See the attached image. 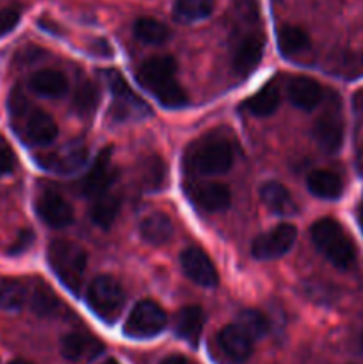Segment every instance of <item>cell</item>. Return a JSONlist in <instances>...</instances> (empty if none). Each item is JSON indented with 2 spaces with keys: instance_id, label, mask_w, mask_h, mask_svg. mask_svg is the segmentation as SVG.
<instances>
[{
  "instance_id": "cell-1",
  "label": "cell",
  "mask_w": 363,
  "mask_h": 364,
  "mask_svg": "<svg viewBox=\"0 0 363 364\" xmlns=\"http://www.w3.org/2000/svg\"><path fill=\"white\" fill-rule=\"evenodd\" d=\"M9 117L16 135L27 146H48L59 134L53 117L32 105L27 96L18 89L9 95Z\"/></svg>"
},
{
  "instance_id": "cell-2",
  "label": "cell",
  "mask_w": 363,
  "mask_h": 364,
  "mask_svg": "<svg viewBox=\"0 0 363 364\" xmlns=\"http://www.w3.org/2000/svg\"><path fill=\"white\" fill-rule=\"evenodd\" d=\"M177 60L171 55H153L141 64L137 80L157 102L167 109H180L187 103V95L177 80Z\"/></svg>"
},
{
  "instance_id": "cell-3",
  "label": "cell",
  "mask_w": 363,
  "mask_h": 364,
  "mask_svg": "<svg viewBox=\"0 0 363 364\" xmlns=\"http://www.w3.org/2000/svg\"><path fill=\"white\" fill-rule=\"evenodd\" d=\"M233 164V148L223 135L209 134L192 142L184 155V167L196 176L224 174Z\"/></svg>"
},
{
  "instance_id": "cell-4",
  "label": "cell",
  "mask_w": 363,
  "mask_h": 364,
  "mask_svg": "<svg viewBox=\"0 0 363 364\" xmlns=\"http://www.w3.org/2000/svg\"><path fill=\"white\" fill-rule=\"evenodd\" d=\"M313 245L333 267L347 270L356 262V249L340 223L335 219H319L312 226Z\"/></svg>"
},
{
  "instance_id": "cell-5",
  "label": "cell",
  "mask_w": 363,
  "mask_h": 364,
  "mask_svg": "<svg viewBox=\"0 0 363 364\" xmlns=\"http://www.w3.org/2000/svg\"><path fill=\"white\" fill-rule=\"evenodd\" d=\"M48 263L68 290L73 294L80 291L88 267V256L80 245L66 238H57L48 245Z\"/></svg>"
},
{
  "instance_id": "cell-6",
  "label": "cell",
  "mask_w": 363,
  "mask_h": 364,
  "mask_svg": "<svg viewBox=\"0 0 363 364\" xmlns=\"http://www.w3.org/2000/svg\"><path fill=\"white\" fill-rule=\"evenodd\" d=\"M105 78L114 95V102L109 109V116L114 121L125 123V121H137L152 116L148 103L132 91L127 80L116 70H107Z\"/></svg>"
},
{
  "instance_id": "cell-7",
  "label": "cell",
  "mask_w": 363,
  "mask_h": 364,
  "mask_svg": "<svg viewBox=\"0 0 363 364\" xmlns=\"http://www.w3.org/2000/svg\"><path fill=\"white\" fill-rule=\"evenodd\" d=\"M85 299L93 313L107 323L116 322L123 311L125 291L121 284L110 276L95 277L89 283Z\"/></svg>"
},
{
  "instance_id": "cell-8",
  "label": "cell",
  "mask_w": 363,
  "mask_h": 364,
  "mask_svg": "<svg viewBox=\"0 0 363 364\" xmlns=\"http://www.w3.org/2000/svg\"><path fill=\"white\" fill-rule=\"evenodd\" d=\"M167 326L166 311L153 301H141L134 306L125 322L123 333L134 340H148L162 333Z\"/></svg>"
},
{
  "instance_id": "cell-9",
  "label": "cell",
  "mask_w": 363,
  "mask_h": 364,
  "mask_svg": "<svg viewBox=\"0 0 363 364\" xmlns=\"http://www.w3.org/2000/svg\"><path fill=\"white\" fill-rule=\"evenodd\" d=\"M88 146L82 139L66 142L52 151L39 153L36 156V164L41 169L48 171L53 174H70L80 169L88 160Z\"/></svg>"
},
{
  "instance_id": "cell-10",
  "label": "cell",
  "mask_w": 363,
  "mask_h": 364,
  "mask_svg": "<svg viewBox=\"0 0 363 364\" xmlns=\"http://www.w3.org/2000/svg\"><path fill=\"white\" fill-rule=\"evenodd\" d=\"M313 137L320 149L326 153H337L344 142V119H342L340 105L337 96L330 100L324 112L317 117L313 124Z\"/></svg>"
},
{
  "instance_id": "cell-11",
  "label": "cell",
  "mask_w": 363,
  "mask_h": 364,
  "mask_svg": "<svg viewBox=\"0 0 363 364\" xmlns=\"http://www.w3.org/2000/svg\"><path fill=\"white\" fill-rule=\"evenodd\" d=\"M298 230L288 223L278 224L267 233L260 235L253 240L251 255L256 259H276L287 255L295 244Z\"/></svg>"
},
{
  "instance_id": "cell-12",
  "label": "cell",
  "mask_w": 363,
  "mask_h": 364,
  "mask_svg": "<svg viewBox=\"0 0 363 364\" xmlns=\"http://www.w3.org/2000/svg\"><path fill=\"white\" fill-rule=\"evenodd\" d=\"M263 48H265V39L260 31H249L238 36L231 50V66L235 73L241 77L251 75L262 60Z\"/></svg>"
},
{
  "instance_id": "cell-13",
  "label": "cell",
  "mask_w": 363,
  "mask_h": 364,
  "mask_svg": "<svg viewBox=\"0 0 363 364\" xmlns=\"http://www.w3.org/2000/svg\"><path fill=\"white\" fill-rule=\"evenodd\" d=\"M116 178L117 169L112 164V155H110V149L105 148L96 156L95 164L89 169V173L82 178L80 192L85 198L95 199L98 196L107 194L109 188L112 187L114 181H116Z\"/></svg>"
},
{
  "instance_id": "cell-14",
  "label": "cell",
  "mask_w": 363,
  "mask_h": 364,
  "mask_svg": "<svg viewBox=\"0 0 363 364\" xmlns=\"http://www.w3.org/2000/svg\"><path fill=\"white\" fill-rule=\"evenodd\" d=\"M185 192L192 205L210 213L223 212L230 206L231 201L230 188L219 181H191L185 187Z\"/></svg>"
},
{
  "instance_id": "cell-15",
  "label": "cell",
  "mask_w": 363,
  "mask_h": 364,
  "mask_svg": "<svg viewBox=\"0 0 363 364\" xmlns=\"http://www.w3.org/2000/svg\"><path fill=\"white\" fill-rule=\"evenodd\" d=\"M38 217L50 228H66L73 223V208L56 188H45L36 199Z\"/></svg>"
},
{
  "instance_id": "cell-16",
  "label": "cell",
  "mask_w": 363,
  "mask_h": 364,
  "mask_svg": "<svg viewBox=\"0 0 363 364\" xmlns=\"http://www.w3.org/2000/svg\"><path fill=\"white\" fill-rule=\"evenodd\" d=\"M180 265L185 276L199 287H216L219 276L212 259L199 247H189L180 255Z\"/></svg>"
},
{
  "instance_id": "cell-17",
  "label": "cell",
  "mask_w": 363,
  "mask_h": 364,
  "mask_svg": "<svg viewBox=\"0 0 363 364\" xmlns=\"http://www.w3.org/2000/svg\"><path fill=\"white\" fill-rule=\"evenodd\" d=\"M103 343L88 333H71L60 340V354L71 363H88L103 352Z\"/></svg>"
},
{
  "instance_id": "cell-18",
  "label": "cell",
  "mask_w": 363,
  "mask_h": 364,
  "mask_svg": "<svg viewBox=\"0 0 363 364\" xmlns=\"http://www.w3.org/2000/svg\"><path fill=\"white\" fill-rule=\"evenodd\" d=\"M217 345L231 361L242 363L253 354V338L237 323H230L217 334Z\"/></svg>"
},
{
  "instance_id": "cell-19",
  "label": "cell",
  "mask_w": 363,
  "mask_h": 364,
  "mask_svg": "<svg viewBox=\"0 0 363 364\" xmlns=\"http://www.w3.org/2000/svg\"><path fill=\"white\" fill-rule=\"evenodd\" d=\"M205 326V315L198 306H185L174 315V333L191 345H198Z\"/></svg>"
},
{
  "instance_id": "cell-20",
  "label": "cell",
  "mask_w": 363,
  "mask_h": 364,
  "mask_svg": "<svg viewBox=\"0 0 363 364\" xmlns=\"http://www.w3.org/2000/svg\"><path fill=\"white\" fill-rule=\"evenodd\" d=\"M288 98L298 109L313 110L322 100V87L310 77H295L288 84Z\"/></svg>"
},
{
  "instance_id": "cell-21",
  "label": "cell",
  "mask_w": 363,
  "mask_h": 364,
  "mask_svg": "<svg viewBox=\"0 0 363 364\" xmlns=\"http://www.w3.org/2000/svg\"><path fill=\"white\" fill-rule=\"evenodd\" d=\"M28 281L20 277L0 279V309L2 311H20L28 304Z\"/></svg>"
},
{
  "instance_id": "cell-22",
  "label": "cell",
  "mask_w": 363,
  "mask_h": 364,
  "mask_svg": "<svg viewBox=\"0 0 363 364\" xmlns=\"http://www.w3.org/2000/svg\"><path fill=\"white\" fill-rule=\"evenodd\" d=\"M260 198L262 203L276 215H294L298 212L294 199L290 192L278 181H267L260 188Z\"/></svg>"
},
{
  "instance_id": "cell-23",
  "label": "cell",
  "mask_w": 363,
  "mask_h": 364,
  "mask_svg": "<svg viewBox=\"0 0 363 364\" xmlns=\"http://www.w3.org/2000/svg\"><path fill=\"white\" fill-rule=\"evenodd\" d=\"M308 191L320 199H338L344 192V181L333 171L317 169L306 178Z\"/></svg>"
},
{
  "instance_id": "cell-24",
  "label": "cell",
  "mask_w": 363,
  "mask_h": 364,
  "mask_svg": "<svg viewBox=\"0 0 363 364\" xmlns=\"http://www.w3.org/2000/svg\"><path fill=\"white\" fill-rule=\"evenodd\" d=\"M32 91L45 98H60L68 91V78L57 70L36 71L28 82Z\"/></svg>"
},
{
  "instance_id": "cell-25",
  "label": "cell",
  "mask_w": 363,
  "mask_h": 364,
  "mask_svg": "<svg viewBox=\"0 0 363 364\" xmlns=\"http://www.w3.org/2000/svg\"><path fill=\"white\" fill-rule=\"evenodd\" d=\"M280 89H278V85L274 84V82H269V84H265L263 87H260L255 95L249 96L244 102V107L251 116L267 117L270 116V114L276 112V109L280 107Z\"/></svg>"
},
{
  "instance_id": "cell-26",
  "label": "cell",
  "mask_w": 363,
  "mask_h": 364,
  "mask_svg": "<svg viewBox=\"0 0 363 364\" xmlns=\"http://www.w3.org/2000/svg\"><path fill=\"white\" fill-rule=\"evenodd\" d=\"M28 306L38 316H53L60 308V302L52 288L45 281L34 279L28 283Z\"/></svg>"
},
{
  "instance_id": "cell-27",
  "label": "cell",
  "mask_w": 363,
  "mask_h": 364,
  "mask_svg": "<svg viewBox=\"0 0 363 364\" xmlns=\"http://www.w3.org/2000/svg\"><path fill=\"white\" fill-rule=\"evenodd\" d=\"M139 231L144 242L152 245H164L173 237V223L166 213L155 212L144 217L139 224Z\"/></svg>"
},
{
  "instance_id": "cell-28",
  "label": "cell",
  "mask_w": 363,
  "mask_h": 364,
  "mask_svg": "<svg viewBox=\"0 0 363 364\" xmlns=\"http://www.w3.org/2000/svg\"><path fill=\"white\" fill-rule=\"evenodd\" d=\"M120 198L116 194L107 192V194H102L93 199L91 208H89V217H91V220L98 228L109 230L114 220H116L117 213H120Z\"/></svg>"
},
{
  "instance_id": "cell-29",
  "label": "cell",
  "mask_w": 363,
  "mask_h": 364,
  "mask_svg": "<svg viewBox=\"0 0 363 364\" xmlns=\"http://www.w3.org/2000/svg\"><path fill=\"white\" fill-rule=\"evenodd\" d=\"M310 46V38L301 27L283 25L278 28V48L285 57H294L306 52Z\"/></svg>"
},
{
  "instance_id": "cell-30",
  "label": "cell",
  "mask_w": 363,
  "mask_h": 364,
  "mask_svg": "<svg viewBox=\"0 0 363 364\" xmlns=\"http://www.w3.org/2000/svg\"><path fill=\"white\" fill-rule=\"evenodd\" d=\"M214 0H177L173 7V16L178 21L192 23L209 18L214 13Z\"/></svg>"
},
{
  "instance_id": "cell-31",
  "label": "cell",
  "mask_w": 363,
  "mask_h": 364,
  "mask_svg": "<svg viewBox=\"0 0 363 364\" xmlns=\"http://www.w3.org/2000/svg\"><path fill=\"white\" fill-rule=\"evenodd\" d=\"M134 36L146 45H162L169 38V28L153 18H139L134 23Z\"/></svg>"
},
{
  "instance_id": "cell-32",
  "label": "cell",
  "mask_w": 363,
  "mask_h": 364,
  "mask_svg": "<svg viewBox=\"0 0 363 364\" xmlns=\"http://www.w3.org/2000/svg\"><path fill=\"white\" fill-rule=\"evenodd\" d=\"M100 103V91L96 87L95 82L84 80L80 82V85L77 87L73 95V102H71V107H73L75 114L78 116H91L96 110Z\"/></svg>"
},
{
  "instance_id": "cell-33",
  "label": "cell",
  "mask_w": 363,
  "mask_h": 364,
  "mask_svg": "<svg viewBox=\"0 0 363 364\" xmlns=\"http://www.w3.org/2000/svg\"><path fill=\"white\" fill-rule=\"evenodd\" d=\"M166 180V166L159 156H149L141 164V181L142 187L148 191H159Z\"/></svg>"
},
{
  "instance_id": "cell-34",
  "label": "cell",
  "mask_w": 363,
  "mask_h": 364,
  "mask_svg": "<svg viewBox=\"0 0 363 364\" xmlns=\"http://www.w3.org/2000/svg\"><path fill=\"white\" fill-rule=\"evenodd\" d=\"M235 323H237L238 327H242V329L253 338V341L265 336L267 333L265 316H263L262 313L256 311V309H244V311L237 316V322Z\"/></svg>"
},
{
  "instance_id": "cell-35",
  "label": "cell",
  "mask_w": 363,
  "mask_h": 364,
  "mask_svg": "<svg viewBox=\"0 0 363 364\" xmlns=\"http://www.w3.org/2000/svg\"><path fill=\"white\" fill-rule=\"evenodd\" d=\"M16 167V156L13 149L0 139V174H11Z\"/></svg>"
},
{
  "instance_id": "cell-36",
  "label": "cell",
  "mask_w": 363,
  "mask_h": 364,
  "mask_svg": "<svg viewBox=\"0 0 363 364\" xmlns=\"http://www.w3.org/2000/svg\"><path fill=\"white\" fill-rule=\"evenodd\" d=\"M20 21V13L14 9H0V38L9 34Z\"/></svg>"
},
{
  "instance_id": "cell-37",
  "label": "cell",
  "mask_w": 363,
  "mask_h": 364,
  "mask_svg": "<svg viewBox=\"0 0 363 364\" xmlns=\"http://www.w3.org/2000/svg\"><path fill=\"white\" fill-rule=\"evenodd\" d=\"M32 240H34V235H32L31 231H27V230L21 231L20 237H18V240H16V244L9 249V252L11 255H20V252L27 251V249L31 247Z\"/></svg>"
},
{
  "instance_id": "cell-38",
  "label": "cell",
  "mask_w": 363,
  "mask_h": 364,
  "mask_svg": "<svg viewBox=\"0 0 363 364\" xmlns=\"http://www.w3.org/2000/svg\"><path fill=\"white\" fill-rule=\"evenodd\" d=\"M162 364H191V363H189L185 358H182V355H171V358L164 359Z\"/></svg>"
},
{
  "instance_id": "cell-39",
  "label": "cell",
  "mask_w": 363,
  "mask_h": 364,
  "mask_svg": "<svg viewBox=\"0 0 363 364\" xmlns=\"http://www.w3.org/2000/svg\"><path fill=\"white\" fill-rule=\"evenodd\" d=\"M354 107H356V110L363 112V89L354 95Z\"/></svg>"
},
{
  "instance_id": "cell-40",
  "label": "cell",
  "mask_w": 363,
  "mask_h": 364,
  "mask_svg": "<svg viewBox=\"0 0 363 364\" xmlns=\"http://www.w3.org/2000/svg\"><path fill=\"white\" fill-rule=\"evenodd\" d=\"M356 166H358L359 174H362V176H363V144L359 146L358 155H356Z\"/></svg>"
},
{
  "instance_id": "cell-41",
  "label": "cell",
  "mask_w": 363,
  "mask_h": 364,
  "mask_svg": "<svg viewBox=\"0 0 363 364\" xmlns=\"http://www.w3.org/2000/svg\"><path fill=\"white\" fill-rule=\"evenodd\" d=\"M7 364H32V363L25 361V359H13V361H9Z\"/></svg>"
},
{
  "instance_id": "cell-42",
  "label": "cell",
  "mask_w": 363,
  "mask_h": 364,
  "mask_svg": "<svg viewBox=\"0 0 363 364\" xmlns=\"http://www.w3.org/2000/svg\"><path fill=\"white\" fill-rule=\"evenodd\" d=\"M358 220H359V226H362V231H363V208L359 210V215H358Z\"/></svg>"
},
{
  "instance_id": "cell-43",
  "label": "cell",
  "mask_w": 363,
  "mask_h": 364,
  "mask_svg": "<svg viewBox=\"0 0 363 364\" xmlns=\"http://www.w3.org/2000/svg\"><path fill=\"white\" fill-rule=\"evenodd\" d=\"M102 364H120V363L114 361V359H109V361H105V363H102Z\"/></svg>"
},
{
  "instance_id": "cell-44",
  "label": "cell",
  "mask_w": 363,
  "mask_h": 364,
  "mask_svg": "<svg viewBox=\"0 0 363 364\" xmlns=\"http://www.w3.org/2000/svg\"><path fill=\"white\" fill-rule=\"evenodd\" d=\"M362 345H363V336H362Z\"/></svg>"
}]
</instances>
